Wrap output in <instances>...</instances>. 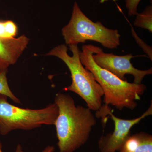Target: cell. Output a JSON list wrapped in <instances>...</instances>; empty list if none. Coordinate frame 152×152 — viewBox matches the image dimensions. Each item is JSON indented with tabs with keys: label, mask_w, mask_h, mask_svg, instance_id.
Wrapping results in <instances>:
<instances>
[{
	"label": "cell",
	"mask_w": 152,
	"mask_h": 152,
	"mask_svg": "<svg viewBox=\"0 0 152 152\" xmlns=\"http://www.w3.org/2000/svg\"><path fill=\"white\" fill-rule=\"evenodd\" d=\"M101 1H102L103 2H104V1H106V0H101Z\"/></svg>",
	"instance_id": "cell-17"
},
{
	"label": "cell",
	"mask_w": 152,
	"mask_h": 152,
	"mask_svg": "<svg viewBox=\"0 0 152 152\" xmlns=\"http://www.w3.org/2000/svg\"><path fill=\"white\" fill-rule=\"evenodd\" d=\"M0 94V134L6 136L16 130H30L43 125H54L58 114L55 103L42 109L23 108L10 104Z\"/></svg>",
	"instance_id": "cell-5"
},
{
	"label": "cell",
	"mask_w": 152,
	"mask_h": 152,
	"mask_svg": "<svg viewBox=\"0 0 152 152\" xmlns=\"http://www.w3.org/2000/svg\"><path fill=\"white\" fill-rule=\"evenodd\" d=\"M131 31H132V34L133 37L134 38L136 42H137L139 46L142 48L145 53L148 55V56L149 58L150 59L151 61H152V47L148 45L142 40L136 34L134 28L132 26V28H131Z\"/></svg>",
	"instance_id": "cell-13"
},
{
	"label": "cell",
	"mask_w": 152,
	"mask_h": 152,
	"mask_svg": "<svg viewBox=\"0 0 152 152\" xmlns=\"http://www.w3.org/2000/svg\"><path fill=\"white\" fill-rule=\"evenodd\" d=\"M55 149L54 147L52 145H49L46 147L42 152H54ZM15 152H27L25 151L23 149V148L20 144L17 146Z\"/></svg>",
	"instance_id": "cell-15"
},
{
	"label": "cell",
	"mask_w": 152,
	"mask_h": 152,
	"mask_svg": "<svg viewBox=\"0 0 152 152\" xmlns=\"http://www.w3.org/2000/svg\"><path fill=\"white\" fill-rule=\"evenodd\" d=\"M69 47L73 54L72 56L68 54L67 47L64 44L55 47L46 56H54L59 58L69 70L72 83L65 88L64 90L75 93L86 102L87 107L92 111H97L102 105L103 90L95 80L92 73L82 64L77 45H69Z\"/></svg>",
	"instance_id": "cell-3"
},
{
	"label": "cell",
	"mask_w": 152,
	"mask_h": 152,
	"mask_svg": "<svg viewBox=\"0 0 152 152\" xmlns=\"http://www.w3.org/2000/svg\"><path fill=\"white\" fill-rule=\"evenodd\" d=\"M66 45H77L92 41L104 48L116 49L120 45L121 35L117 29L106 27L100 22H94L82 12L77 3L73 7L72 16L67 25L62 29Z\"/></svg>",
	"instance_id": "cell-4"
},
{
	"label": "cell",
	"mask_w": 152,
	"mask_h": 152,
	"mask_svg": "<svg viewBox=\"0 0 152 152\" xmlns=\"http://www.w3.org/2000/svg\"><path fill=\"white\" fill-rule=\"evenodd\" d=\"M152 115V104L140 116L126 120L120 118L112 113L109 105H102L99 110L96 111V116L104 118L109 115L114 123L113 132L102 136L98 141L100 152H116L119 151L127 139L131 135V130L134 126L139 124L142 120Z\"/></svg>",
	"instance_id": "cell-6"
},
{
	"label": "cell",
	"mask_w": 152,
	"mask_h": 152,
	"mask_svg": "<svg viewBox=\"0 0 152 152\" xmlns=\"http://www.w3.org/2000/svg\"><path fill=\"white\" fill-rule=\"evenodd\" d=\"M29 39L25 35L8 39L0 38V69H8L26 48Z\"/></svg>",
	"instance_id": "cell-8"
},
{
	"label": "cell",
	"mask_w": 152,
	"mask_h": 152,
	"mask_svg": "<svg viewBox=\"0 0 152 152\" xmlns=\"http://www.w3.org/2000/svg\"><path fill=\"white\" fill-rule=\"evenodd\" d=\"M134 23V26L152 32V6H148L141 13H137Z\"/></svg>",
	"instance_id": "cell-10"
},
{
	"label": "cell",
	"mask_w": 152,
	"mask_h": 152,
	"mask_svg": "<svg viewBox=\"0 0 152 152\" xmlns=\"http://www.w3.org/2000/svg\"><path fill=\"white\" fill-rule=\"evenodd\" d=\"M2 145L1 142L0 140V152H3L2 150Z\"/></svg>",
	"instance_id": "cell-16"
},
{
	"label": "cell",
	"mask_w": 152,
	"mask_h": 152,
	"mask_svg": "<svg viewBox=\"0 0 152 152\" xmlns=\"http://www.w3.org/2000/svg\"><path fill=\"white\" fill-rule=\"evenodd\" d=\"M134 57L132 54L119 56L107 53L97 46L93 55V60L101 68L124 81H127L125 78L126 75H132L134 77V83L140 84L142 83L146 76L152 75V68L145 70L136 69L131 62V59Z\"/></svg>",
	"instance_id": "cell-7"
},
{
	"label": "cell",
	"mask_w": 152,
	"mask_h": 152,
	"mask_svg": "<svg viewBox=\"0 0 152 152\" xmlns=\"http://www.w3.org/2000/svg\"><path fill=\"white\" fill-rule=\"evenodd\" d=\"M54 101L58 109L54 125L59 151L74 152L88 141L96 120L88 108L76 106L70 95L58 93Z\"/></svg>",
	"instance_id": "cell-1"
},
{
	"label": "cell",
	"mask_w": 152,
	"mask_h": 152,
	"mask_svg": "<svg viewBox=\"0 0 152 152\" xmlns=\"http://www.w3.org/2000/svg\"><path fill=\"white\" fill-rule=\"evenodd\" d=\"M18 27L12 20H0V38L4 39H12L17 35Z\"/></svg>",
	"instance_id": "cell-11"
},
{
	"label": "cell",
	"mask_w": 152,
	"mask_h": 152,
	"mask_svg": "<svg viewBox=\"0 0 152 152\" xmlns=\"http://www.w3.org/2000/svg\"><path fill=\"white\" fill-rule=\"evenodd\" d=\"M96 47L92 45H84L79 56L82 64L92 73L102 88L105 104L114 106L119 110L124 108L134 110L137 106V101L140 100L146 87L143 84L123 80L98 66L93 58Z\"/></svg>",
	"instance_id": "cell-2"
},
{
	"label": "cell",
	"mask_w": 152,
	"mask_h": 152,
	"mask_svg": "<svg viewBox=\"0 0 152 152\" xmlns=\"http://www.w3.org/2000/svg\"><path fill=\"white\" fill-rule=\"evenodd\" d=\"M8 69H0V94L5 95L16 103L20 104V101L12 92L8 83L7 73Z\"/></svg>",
	"instance_id": "cell-12"
},
{
	"label": "cell",
	"mask_w": 152,
	"mask_h": 152,
	"mask_svg": "<svg viewBox=\"0 0 152 152\" xmlns=\"http://www.w3.org/2000/svg\"><path fill=\"white\" fill-rule=\"evenodd\" d=\"M119 152H152V136L140 132L129 136Z\"/></svg>",
	"instance_id": "cell-9"
},
{
	"label": "cell",
	"mask_w": 152,
	"mask_h": 152,
	"mask_svg": "<svg viewBox=\"0 0 152 152\" xmlns=\"http://www.w3.org/2000/svg\"><path fill=\"white\" fill-rule=\"evenodd\" d=\"M141 0H126V8L129 16L136 15L137 13V7Z\"/></svg>",
	"instance_id": "cell-14"
}]
</instances>
